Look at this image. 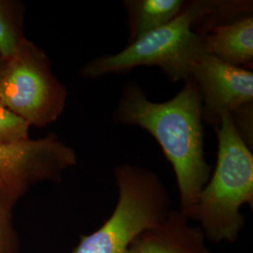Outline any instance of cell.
<instances>
[{
  "mask_svg": "<svg viewBox=\"0 0 253 253\" xmlns=\"http://www.w3.org/2000/svg\"><path fill=\"white\" fill-rule=\"evenodd\" d=\"M187 2L185 0H125L127 44L172 22L183 12Z\"/></svg>",
  "mask_w": 253,
  "mask_h": 253,
  "instance_id": "obj_10",
  "label": "cell"
},
{
  "mask_svg": "<svg viewBox=\"0 0 253 253\" xmlns=\"http://www.w3.org/2000/svg\"><path fill=\"white\" fill-rule=\"evenodd\" d=\"M183 83L171 100L155 102L138 83L126 82L112 118L116 125L140 126L155 138L172 164L180 195L179 211L194 220L197 201L210 178L211 167L205 153L201 92L191 77Z\"/></svg>",
  "mask_w": 253,
  "mask_h": 253,
  "instance_id": "obj_1",
  "label": "cell"
},
{
  "mask_svg": "<svg viewBox=\"0 0 253 253\" xmlns=\"http://www.w3.org/2000/svg\"><path fill=\"white\" fill-rule=\"evenodd\" d=\"M190 77L201 92L204 123L215 129L219 125L221 115L230 114L237 132L253 149V71L203 53L192 65Z\"/></svg>",
  "mask_w": 253,
  "mask_h": 253,
  "instance_id": "obj_6",
  "label": "cell"
},
{
  "mask_svg": "<svg viewBox=\"0 0 253 253\" xmlns=\"http://www.w3.org/2000/svg\"><path fill=\"white\" fill-rule=\"evenodd\" d=\"M200 227L190 226L178 210H171L162 224L139 235L126 253H212Z\"/></svg>",
  "mask_w": 253,
  "mask_h": 253,
  "instance_id": "obj_8",
  "label": "cell"
},
{
  "mask_svg": "<svg viewBox=\"0 0 253 253\" xmlns=\"http://www.w3.org/2000/svg\"><path fill=\"white\" fill-rule=\"evenodd\" d=\"M11 201L0 193V253H6L8 245V225Z\"/></svg>",
  "mask_w": 253,
  "mask_h": 253,
  "instance_id": "obj_13",
  "label": "cell"
},
{
  "mask_svg": "<svg viewBox=\"0 0 253 253\" xmlns=\"http://www.w3.org/2000/svg\"><path fill=\"white\" fill-rule=\"evenodd\" d=\"M215 131L217 164L200 193L194 220L199 221L206 239L234 243L244 226L240 208L253 207V149L242 140L228 113L221 115Z\"/></svg>",
  "mask_w": 253,
  "mask_h": 253,
  "instance_id": "obj_2",
  "label": "cell"
},
{
  "mask_svg": "<svg viewBox=\"0 0 253 253\" xmlns=\"http://www.w3.org/2000/svg\"><path fill=\"white\" fill-rule=\"evenodd\" d=\"M30 126L0 101V144L29 139Z\"/></svg>",
  "mask_w": 253,
  "mask_h": 253,
  "instance_id": "obj_12",
  "label": "cell"
},
{
  "mask_svg": "<svg viewBox=\"0 0 253 253\" xmlns=\"http://www.w3.org/2000/svg\"><path fill=\"white\" fill-rule=\"evenodd\" d=\"M5 60H6V59H4V57L0 54V72H1V70H2V68H3V66H4Z\"/></svg>",
  "mask_w": 253,
  "mask_h": 253,
  "instance_id": "obj_14",
  "label": "cell"
},
{
  "mask_svg": "<svg viewBox=\"0 0 253 253\" xmlns=\"http://www.w3.org/2000/svg\"><path fill=\"white\" fill-rule=\"evenodd\" d=\"M204 50L219 60L252 71L253 16L249 15L212 28L203 36Z\"/></svg>",
  "mask_w": 253,
  "mask_h": 253,
  "instance_id": "obj_9",
  "label": "cell"
},
{
  "mask_svg": "<svg viewBox=\"0 0 253 253\" xmlns=\"http://www.w3.org/2000/svg\"><path fill=\"white\" fill-rule=\"evenodd\" d=\"M114 177L118 201L113 214L83 236L73 253H126L139 235L162 224L172 210L169 191L153 171L123 163L114 168Z\"/></svg>",
  "mask_w": 253,
  "mask_h": 253,
  "instance_id": "obj_3",
  "label": "cell"
},
{
  "mask_svg": "<svg viewBox=\"0 0 253 253\" xmlns=\"http://www.w3.org/2000/svg\"><path fill=\"white\" fill-rule=\"evenodd\" d=\"M25 7L16 0H0V54L7 59L24 36Z\"/></svg>",
  "mask_w": 253,
  "mask_h": 253,
  "instance_id": "obj_11",
  "label": "cell"
},
{
  "mask_svg": "<svg viewBox=\"0 0 253 253\" xmlns=\"http://www.w3.org/2000/svg\"><path fill=\"white\" fill-rule=\"evenodd\" d=\"M76 163V152L54 133L0 144V193L15 203L38 182L60 181Z\"/></svg>",
  "mask_w": 253,
  "mask_h": 253,
  "instance_id": "obj_7",
  "label": "cell"
},
{
  "mask_svg": "<svg viewBox=\"0 0 253 253\" xmlns=\"http://www.w3.org/2000/svg\"><path fill=\"white\" fill-rule=\"evenodd\" d=\"M67 98L48 55L25 37L0 72V101L30 127H44L61 117Z\"/></svg>",
  "mask_w": 253,
  "mask_h": 253,
  "instance_id": "obj_5",
  "label": "cell"
},
{
  "mask_svg": "<svg viewBox=\"0 0 253 253\" xmlns=\"http://www.w3.org/2000/svg\"><path fill=\"white\" fill-rule=\"evenodd\" d=\"M200 17L198 0H190L172 22L141 38L118 54L92 59L80 71L82 78L95 80L109 74L129 73L138 67H157L171 81L190 78L194 61L204 50L203 36L194 28Z\"/></svg>",
  "mask_w": 253,
  "mask_h": 253,
  "instance_id": "obj_4",
  "label": "cell"
}]
</instances>
